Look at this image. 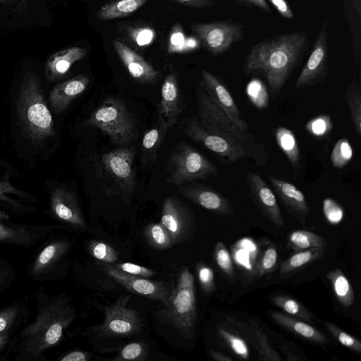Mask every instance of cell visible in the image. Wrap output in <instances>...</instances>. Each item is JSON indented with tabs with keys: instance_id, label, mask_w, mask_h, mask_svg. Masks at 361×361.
<instances>
[{
	"instance_id": "6da1fadb",
	"label": "cell",
	"mask_w": 361,
	"mask_h": 361,
	"mask_svg": "<svg viewBox=\"0 0 361 361\" xmlns=\"http://www.w3.org/2000/svg\"><path fill=\"white\" fill-rule=\"evenodd\" d=\"M36 300L35 320L21 330L13 345L16 361L45 360L44 353L61 341L76 317L71 298L65 294L49 297L38 293Z\"/></svg>"
},
{
	"instance_id": "7a4b0ae2",
	"label": "cell",
	"mask_w": 361,
	"mask_h": 361,
	"mask_svg": "<svg viewBox=\"0 0 361 361\" xmlns=\"http://www.w3.org/2000/svg\"><path fill=\"white\" fill-rule=\"evenodd\" d=\"M307 39V33L295 32L261 42L250 49L244 71L247 75H263L274 99L290 77Z\"/></svg>"
},
{
	"instance_id": "3957f363",
	"label": "cell",
	"mask_w": 361,
	"mask_h": 361,
	"mask_svg": "<svg viewBox=\"0 0 361 361\" xmlns=\"http://www.w3.org/2000/svg\"><path fill=\"white\" fill-rule=\"evenodd\" d=\"M157 312L160 322L169 324L185 338L193 337L197 317L194 276L187 267L178 269L169 293Z\"/></svg>"
},
{
	"instance_id": "277c9868",
	"label": "cell",
	"mask_w": 361,
	"mask_h": 361,
	"mask_svg": "<svg viewBox=\"0 0 361 361\" xmlns=\"http://www.w3.org/2000/svg\"><path fill=\"white\" fill-rule=\"evenodd\" d=\"M196 98V116L205 130L244 148L257 164L264 166L267 163L269 156L265 146L253 134L236 126L212 102L200 85Z\"/></svg>"
},
{
	"instance_id": "5b68a950",
	"label": "cell",
	"mask_w": 361,
	"mask_h": 361,
	"mask_svg": "<svg viewBox=\"0 0 361 361\" xmlns=\"http://www.w3.org/2000/svg\"><path fill=\"white\" fill-rule=\"evenodd\" d=\"M17 111L23 133L32 142L54 135L53 118L40 82L31 71L25 74L20 83Z\"/></svg>"
},
{
	"instance_id": "8992f818",
	"label": "cell",
	"mask_w": 361,
	"mask_h": 361,
	"mask_svg": "<svg viewBox=\"0 0 361 361\" xmlns=\"http://www.w3.org/2000/svg\"><path fill=\"white\" fill-rule=\"evenodd\" d=\"M107 135L118 146L126 147L133 142L137 135L135 120L126 104L115 97L106 99L84 123Z\"/></svg>"
},
{
	"instance_id": "52a82bcc",
	"label": "cell",
	"mask_w": 361,
	"mask_h": 361,
	"mask_svg": "<svg viewBox=\"0 0 361 361\" xmlns=\"http://www.w3.org/2000/svg\"><path fill=\"white\" fill-rule=\"evenodd\" d=\"M168 183L180 187L218 173L216 166L187 142H178L170 153L166 164Z\"/></svg>"
},
{
	"instance_id": "ba28073f",
	"label": "cell",
	"mask_w": 361,
	"mask_h": 361,
	"mask_svg": "<svg viewBox=\"0 0 361 361\" xmlns=\"http://www.w3.org/2000/svg\"><path fill=\"white\" fill-rule=\"evenodd\" d=\"M135 148L133 145L121 147L103 154L99 159V172L111 183L108 192L121 195L127 203L136 187L133 161Z\"/></svg>"
},
{
	"instance_id": "9c48e42d",
	"label": "cell",
	"mask_w": 361,
	"mask_h": 361,
	"mask_svg": "<svg viewBox=\"0 0 361 361\" xmlns=\"http://www.w3.org/2000/svg\"><path fill=\"white\" fill-rule=\"evenodd\" d=\"M130 295H121L104 309V322L94 327L99 338L128 336L140 332L143 326L138 312L128 306Z\"/></svg>"
},
{
	"instance_id": "30bf717a",
	"label": "cell",
	"mask_w": 361,
	"mask_h": 361,
	"mask_svg": "<svg viewBox=\"0 0 361 361\" xmlns=\"http://www.w3.org/2000/svg\"><path fill=\"white\" fill-rule=\"evenodd\" d=\"M183 133L212 151L224 164H233L250 158V154L235 143L205 130L196 116L183 120L179 123Z\"/></svg>"
},
{
	"instance_id": "8fae6325",
	"label": "cell",
	"mask_w": 361,
	"mask_h": 361,
	"mask_svg": "<svg viewBox=\"0 0 361 361\" xmlns=\"http://www.w3.org/2000/svg\"><path fill=\"white\" fill-rule=\"evenodd\" d=\"M160 223L170 234L174 245L189 240L196 231L192 212L176 197H168L164 200Z\"/></svg>"
},
{
	"instance_id": "7c38bea8",
	"label": "cell",
	"mask_w": 361,
	"mask_h": 361,
	"mask_svg": "<svg viewBox=\"0 0 361 361\" xmlns=\"http://www.w3.org/2000/svg\"><path fill=\"white\" fill-rule=\"evenodd\" d=\"M192 30L204 47L214 55L224 53L243 37L242 30L238 25L227 22L197 23L192 26Z\"/></svg>"
},
{
	"instance_id": "4fadbf2b",
	"label": "cell",
	"mask_w": 361,
	"mask_h": 361,
	"mask_svg": "<svg viewBox=\"0 0 361 361\" xmlns=\"http://www.w3.org/2000/svg\"><path fill=\"white\" fill-rule=\"evenodd\" d=\"M103 269L109 277L132 293L161 302L166 300L169 293L170 286L164 281H152L130 275L111 264L105 263Z\"/></svg>"
},
{
	"instance_id": "5bb4252c",
	"label": "cell",
	"mask_w": 361,
	"mask_h": 361,
	"mask_svg": "<svg viewBox=\"0 0 361 361\" xmlns=\"http://www.w3.org/2000/svg\"><path fill=\"white\" fill-rule=\"evenodd\" d=\"M328 28L325 23L317 36L313 49L300 75L295 87L298 89L321 82L327 73Z\"/></svg>"
},
{
	"instance_id": "9a60e30c",
	"label": "cell",
	"mask_w": 361,
	"mask_h": 361,
	"mask_svg": "<svg viewBox=\"0 0 361 361\" xmlns=\"http://www.w3.org/2000/svg\"><path fill=\"white\" fill-rule=\"evenodd\" d=\"M200 85L212 102L236 126L243 130H248L247 123L241 118L239 109L226 87L211 73L202 70Z\"/></svg>"
},
{
	"instance_id": "2e32d148",
	"label": "cell",
	"mask_w": 361,
	"mask_h": 361,
	"mask_svg": "<svg viewBox=\"0 0 361 361\" xmlns=\"http://www.w3.org/2000/svg\"><path fill=\"white\" fill-rule=\"evenodd\" d=\"M157 121L168 131L178 122L183 111V102L177 76L171 73L163 82L157 109Z\"/></svg>"
},
{
	"instance_id": "e0dca14e",
	"label": "cell",
	"mask_w": 361,
	"mask_h": 361,
	"mask_svg": "<svg viewBox=\"0 0 361 361\" xmlns=\"http://www.w3.org/2000/svg\"><path fill=\"white\" fill-rule=\"evenodd\" d=\"M246 183L251 197L263 214L276 227L283 228L284 222L276 196L267 183L252 172H247Z\"/></svg>"
},
{
	"instance_id": "ac0fdd59",
	"label": "cell",
	"mask_w": 361,
	"mask_h": 361,
	"mask_svg": "<svg viewBox=\"0 0 361 361\" xmlns=\"http://www.w3.org/2000/svg\"><path fill=\"white\" fill-rule=\"evenodd\" d=\"M179 192L195 204L216 214L226 216L233 214V207L229 200L209 186L187 185L180 187Z\"/></svg>"
},
{
	"instance_id": "d6986e66",
	"label": "cell",
	"mask_w": 361,
	"mask_h": 361,
	"mask_svg": "<svg viewBox=\"0 0 361 361\" xmlns=\"http://www.w3.org/2000/svg\"><path fill=\"white\" fill-rule=\"evenodd\" d=\"M50 208L57 220L76 228L87 226L75 196L67 189L59 188L52 192Z\"/></svg>"
},
{
	"instance_id": "ffe728a7",
	"label": "cell",
	"mask_w": 361,
	"mask_h": 361,
	"mask_svg": "<svg viewBox=\"0 0 361 361\" xmlns=\"http://www.w3.org/2000/svg\"><path fill=\"white\" fill-rule=\"evenodd\" d=\"M114 47L130 76L142 84H154L161 75L152 64L121 42L114 40Z\"/></svg>"
},
{
	"instance_id": "44dd1931",
	"label": "cell",
	"mask_w": 361,
	"mask_h": 361,
	"mask_svg": "<svg viewBox=\"0 0 361 361\" xmlns=\"http://www.w3.org/2000/svg\"><path fill=\"white\" fill-rule=\"evenodd\" d=\"M55 228L49 226H8L0 222V243L30 247L47 237Z\"/></svg>"
},
{
	"instance_id": "7402d4cb",
	"label": "cell",
	"mask_w": 361,
	"mask_h": 361,
	"mask_svg": "<svg viewBox=\"0 0 361 361\" xmlns=\"http://www.w3.org/2000/svg\"><path fill=\"white\" fill-rule=\"evenodd\" d=\"M70 246V242L66 240H56L47 243L30 266V276L37 281L47 279L51 270L64 256Z\"/></svg>"
},
{
	"instance_id": "603a6c76",
	"label": "cell",
	"mask_w": 361,
	"mask_h": 361,
	"mask_svg": "<svg viewBox=\"0 0 361 361\" xmlns=\"http://www.w3.org/2000/svg\"><path fill=\"white\" fill-rule=\"evenodd\" d=\"M90 82L87 76L79 75L56 85L49 95L53 110L56 113L64 111L73 99L86 90Z\"/></svg>"
},
{
	"instance_id": "cb8c5ba5",
	"label": "cell",
	"mask_w": 361,
	"mask_h": 361,
	"mask_svg": "<svg viewBox=\"0 0 361 361\" xmlns=\"http://www.w3.org/2000/svg\"><path fill=\"white\" fill-rule=\"evenodd\" d=\"M269 180L285 207L296 217L304 221L310 214L305 197L293 184L273 176Z\"/></svg>"
},
{
	"instance_id": "d4e9b609",
	"label": "cell",
	"mask_w": 361,
	"mask_h": 361,
	"mask_svg": "<svg viewBox=\"0 0 361 361\" xmlns=\"http://www.w3.org/2000/svg\"><path fill=\"white\" fill-rule=\"evenodd\" d=\"M87 51L79 47H71L52 54L46 64V75L49 80L63 77L73 64L86 56Z\"/></svg>"
},
{
	"instance_id": "484cf974",
	"label": "cell",
	"mask_w": 361,
	"mask_h": 361,
	"mask_svg": "<svg viewBox=\"0 0 361 361\" xmlns=\"http://www.w3.org/2000/svg\"><path fill=\"white\" fill-rule=\"evenodd\" d=\"M271 317L281 327L305 340L317 343L326 342V338L324 334L302 319L279 312H272Z\"/></svg>"
},
{
	"instance_id": "4316f807",
	"label": "cell",
	"mask_w": 361,
	"mask_h": 361,
	"mask_svg": "<svg viewBox=\"0 0 361 361\" xmlns=\"http://www.w3.org/2000/svg\"><path fill=\"white\" fill-rule=\"evenodd\" d=\"M258 252L256 243L250 238H241L232 247L235 262L247 273L257 274Z\"/></svg>"
},
{
	"instance_id": "83f0119b",
	"label": "cell",
	"mask_w": 361,
	"mask_h": 361,
	"mask_svg": "<svg viewBox=\"0 0 361 361\" xmlns=\"http://www.w3.org/2000/svg\"><path fill=\"white\" fill-rule=\"evenodd\" d=\"M277 145L286 156L295 171L300 169V152L294 133L284 126H279L274 133Z\"/></svg>"
},
{
	"instance_id": "f1b7e54d",
	"label": "cell",
	"mask_w": 361,
	"mask_h": 361,
	"mask_svg": "<svg viewBox=\"0 0 361 361\" xmlns=\"http://www.w3.org/2000/svg\"><path fill=\"white\" fill-rule=\"evenodd\" d=\"M148 0H115L104 5L97 17L102 20L125 18L141 8Z\"/></svg>"
},
{
	"instance_id": "f546056e",
	"label": "cell",
	"mask_w": 361,
	"mask_h": 361,
	"mask_svg": "<svg viewBox=\"0 0 361 361\" xmlns=\"http://www.w3.org/2000/svg\"><path fill=\"white\" fill-rule=\"evenodd\" d=\"M167 130L157 121L154 126L147 130L142 140V162L143 164L149 161H155L157 151L161 147Z\"/></svg>"
},
{
	"instance_id": "4dcf8cb0",
	"label": "cell",
	"mask_w": 361,
	"mask_h": 361,
	"mask_svg": "<svg viewBox=\"0 0 361 361\" xmlns=\"http://www.w3.org/2000/svg\"><path fill=\"white\" fill-rule=\"evenodd\" d=\"M326 279L330 281L338 302L345 308L350 307L354 302V292L343 271L338 268L331 270L327 273Z\"/></svg>"
},
{
	"instance_id": "1f68e13d",
	"label": "cell",
	"mask_w": 361,
	"mask_h": 361,
	"mask_svg": "<svg viewBox=\"0 0 361 361\" xmlns=\"http://www.w3.org/2000/svg\"><path fill=\"white\" fill-rule=\"evenodd\" d=\"M325 253L324 247H314L296 251L286 259L280 267V274H287L320 258Z\"/></svg>"
},
{
	"instance_id": "d6a6232c",
	"label": "cell",
	"mask_w": 361,
	"mask_h": 361,
	"mask_svg": "<svg viewBox=\"0 0 361 361\" xmlns=\"http://www.w3.org/2000/svg\"><path fill=\"white\" fill-rule=\"evenodd\" d=\"M288 246L295 250L300 251L314 247H324L326 243L322 237L305 230L292 231L288 237Z\"/></svg>"
},
{
	"instance_id": "836d02e7",
	"label": "cell",
	"mask_w": 361,
	"mask_h": 361,
	"mask_svg": "<svg viewBox=\"0 0 361 361\" xmlns=\"http://www.w3.org/2000/svg\"><path fill=\"white\" fill-rule=\"evenodd\" d=\"M271 302L286 314L310 322L312 319L311 312L295 298L286 295H275L271 298Z\"/></svg>"
},
{
	"instance_id": "e575fe53",
	"label": "cell",
	"mask_w": 361,
	"mask_h": 361,
	"mask_svg": "<svg viewBox=\"0 0 361 361\" xmlns=\"http://www.w3.org/2000/svg\"><path fill=\"white\" fill-rule=\"evenodd\" d=\"M143 233L148 244L154 249L164 250L174 245L170 234L160 222L147 224Z\"/></svg>"
},
{
	"instance_id": "d590c367",
	"label": "cell",
	"mask_w": 361,
	"mask_h": 361,
	"mask_svg": "<svg viewBox=\"0 0 361 361\" xmlns=\"http://www.w3.org/2000/svg\"><path fill=\"white\" fill-rule=\"evenodd\" d=\"M345 98L355 133L361 135V90L358 83L353 82L345 90Z\"/></svg>"
},
{
	"instance_id": "8d00e7d4",
	"label": "cell",
	"mask_w": 361,
	"mask_h": 361,
	"mask_svg": "<svg viewBox=\"0 0 361 361\" xmlns=\"http://www.w3.org/2000/svg\"><path fill=\"white\" fill-rule=\"evenodd\" d=\"M23 305L14 302L0 310V335H11L23 317Z\"/></svg>"
},
{
	"instance_id": "74e56055",
	"label": "cell",
	"mask_w": 361,
	"mask_h": 361,
	"mask_svg": "<svg viewBox=\"0 0 361 361\" xmlns=\"http://www.w3.org/2000/svg\"><path fill=\"white\" fill-rule=\"evenodd\" d=\"M218 334L236 356L243 360L249 359L250 349L242 337L222 327L218 329Z\"/></svg>"
},
{
	"instance_id": "f35d334b",
	"label": "cell",
	"mask_w": 361,
	"mask_h": 361,
	"mask_svg": "<svg viewBox=\"0 0 361 361\" xmlns=\"http://www.w3.org/2000/svg\"><path fill=\"white\" fill-rule=\"evenodd\" d=\"M87 249L94 258L106 264H114L118 259V252L110 245L101 240L90 241Z\"/></svg>"
},
{
	"instance_id": "ab89813d",
	"label": "cell",
	"mask_w": 361,
	"mask_h": 361,
	"mask_svg": "<svg viewBox=\"0 0 361 361\" xmlns=\"http://www.w3.org/2000/svg\"><path fill=\"white\" fill-rule=\"evenodd\" d=\"M353 157V148L346 138L338 140L335 144L331 154V161L334 167L344 168Z\"/></svg>"
},
{
	"instance_id": "60d3db41",
	"label": "cell",
	"mask_w": 361,
	"mask_h": 361,
	"mask_svg": "<svg viewBox=\"0 0 361 361\" xmlns=\"http://www.w3.org/2000/svg\"><path fill=\"white\" fill-rule=\"evenodd\" d=\"M258 344L259 360L262 361H281L279 354L270 345L267 336L257 323H252Z\"/></svg>"
},
{
	"instance_id": "b9f144b4",
	"label": "cell",
	"mask_w": 361,
	"mask_h": 361,
	"mask_svg": "<svg viewBox=\"0 0 361 361\" xmlns=\"http://www.w3.org/2000/svg\"><path fill=\"white\" fill-rule=\"evenodd\" d=\"M147 345L144 342H132L125 345L116 357L110 359L114 361L137 360L141 361L147 358Z\"/></svg>"
},
{
	"instance_id": "7bdbcfd3",
	"label": "cell",
	"mask_w": 361,
	"mask_h": 361,
	"mask_svg": "<svg viewBox=\"0 0 361 361\" xmlns=\"http://www.w3.org/2000/svg\"><path fill=\"white\" fill-rule=\"evenodd\" d=\"M214 258L221 271L229 278H233L234 268L232 257L224 243L219 241L214 250Z\"/></svg>"
},
{
	"instance_id": "ee69618b",
	"label": "cell",
	"mask_w": 361,
	"mask_h": 361,
	"mask_svg": "<svg viewBox=\"0 0 361 361\" xmlns=\"http://www.w3.org/2000/svg\"><path fill=\"white\" fill-rule=\"evenodd\" d=\"M305 128L310 135L322 137L333 130V123L329 115H319L310 120L305 124Z\"/></svg>"
},
{
	"instance_id": "f6af8a7d",
	"label": "cell",
	"mask_w": 361,
	"mask_h": 361,
	"mask_svg": "<svg viewBox=\"0 0 361 361\" xmlns=\"http://www.w3.org/2000/svg\"><path fill=\"white\" fill-rule=\"evenodd\" d=\"M278 252L274 244H270L260 256L257 268V274L262 276L273 271L276 266Z\"/></svg>"
},
{
	"instance_id": "bcb514c9",
	"label": "cell",
	"mask_w": 361,
	"mask_h": 361,
	"mask_svg": "<svg viewBox=\"0 0 361 361\" xmlns=\"http://www.w3.org/2000/svg\"><path fill=\"white\" fill-rule=\"evenodd\" d=\"M325 326L333 336L343 346L357 353H361V342L356 338L339 329L332 323L325 322Z\"/></svg>"
},
{
	"instance_id": "7dc6e473",
	"label": "cell",
	"mask_w": 361,
	"mask_h": 361,
	"mask_svg": "<svg viewBox=\"0 0 361 361\" xmlns=\"http://www.w3.org/2000/svg\"><path fill=\"white\" fill-rule=\"evenodd\" d=\"M196 268L198 280L203 291L207 294H211L216 287L212 269L203 262H199Z\"/></svg>"
},
{
	"instance_id": "c3c4849f",
	"label": "cell",
	"mask_w": 361,
	"mask_h": 361,
	"mask_svg": "<svg viewBox=\"0 0 361 361\" xmlns=\"http://www.w3.org/2000/svg\"><path fill=\"white\" fill-rule=\"evenodd\" d=\"M247 92L250 100L258 108H263L267 104V94L261 81L257 80L251 81L247 85Z\"/></svg>"
},
{
	"instance_id": "681fc988",
	"label": "cell",
	"mask_w": 361,
	"mask_h": 361,
	"mask_svg": "<svg viewBox=\"0 0 361 361\" xmlns=\"http://www.w3.org/2000/svg\"><path fill=\"white\" fill-rule=\"evenodd\" d=\"M323 212L326 221L331 225L338 224L344 216L343 208L331 198L324 200Z\"/></svg>"
},
{
	"instance_id": "f907efd6",
	"label": "cell",
	"mask_w": 361,
	"mask_h": 361,
	"mask_svg": "<svg viewBox=\"0 0 361 361\" xmlns=\"http://www.w3.org/2000/svg\"><path fill=\"white\" fill-rule=\"evenodd\" d=\"M114 265L124 273L135 276L149 279L156 274L153 269L134 263L123 262Z\"/></svg>"
},
{
	"instance_id": "816d5d0a",
	"label": "cell",
	"mask_w": 361,
	"mask_h": 361,
	"mask_svg": "<svg viewBox=\"0 0 361 361\" xmlns=\"http://www.w3.org/2000/svg\"><path fill=\"white\" fill-rule=\"evenodd\" d=\"M16 278L14 267L7 262L0 260V293L8 288Z\"/></svg>"
},
{
	"instance_id": "f5cc1de1",
	"label": "cell",
	"mask_w": 361,
	"mask_h": 361,
	"mask_svg": "<svg viewBox=\"0 0 361 361\" xmlns=\"http://www.w3.org/2000/svg\"><path fill=\"white\" fill-rule=\"evenodd\" d=\"M184 42V35L181 26L176 24L171 29L169 44L168 47L169 53H173L180 51Z\"/></svg>"
},
{
	"instance_id": "db71d44e",
	"label": "cell",
	"mask_w": 361,
	"mask_h": 361,
	"mask_svg": "<svg viewBox=\"0 0 361 361\" xmlns=\"http://www.w3.org/2000/svg\"><path fill=\"white\" fill-rule=\"evenodd\" d=\"M132 39L139 46L149 44L155 37V32L150 27H140L130 33Z\"/></svg>"
},
{
	"instance_id": "11a10c76",
	"label": "cell",
	"mask_w": 361,
	"mask_h": 361,
	"mask_svg": "<svg viewBox=\"0 0 361 361\" xmlns=\"http://www.w3.org/2000/svg\"><path fill=\"white\" fill-rule=\"evenodd\" d=\"M92 355L89 352L81 350L71 351L59 358V361H88Z\"/></svg>"
},
{
	"instance_id": "9f6ffc18",
	"label": "cell",
	"mask_w": 361,
	"mask_h": 361,
	"mask_svg": "<svg viewBox=\"0 0 361 361\" xmlns=\"http://www.w3.org/2000/svg\"><path fill=\"white\" fill-rule=\"evenodd\" d=\"M278 12L286 18H293L294 15L286 0H269Z\"/></svg>"
},
{
	"instance_id": "6f0895ef",
	"label": "cell",
	"mask_w": 361,
	"mask_h": 361,
	"mask_svg": "<svg viewBox=\"0 0 361 361\" xmlns=\"http://www.w3.org/2000/svg\"><path fill=\"white\" fill-rule=\"evenodd\" d=\"M185 6L195 8H206L213 4L212 0H173Z\"/></svg>"
},
{
	"instance_id": "680465c9",
	"label": "cell",
	"mask_w": 361,
	"mask_h": 361,
	"mask_svg": "<svg viewBox=\"0 0 361 361\" xmlns=\"http://www.w3.org/2000/svg\"><path fill=\"white\" fill-rule=\"evenodd\" d=\"M4 193H14L17 195H21V192L17 190L16 188H14L12 185L9 184L8 182H1L0 183V200H5L6 201H8L10 202H12L10 201V200L7 199L4 196Z\"/></svg>"
},
{
	"instance_id": "91938a15",
	"label": "cell",
	"mask_w": 361,
	"mask_h": 361,
	"mask_svg": "<svg viewBox=\"0 0 361 361\" xmlns=\"http://www.w3.org/2000/svg\"><path fill=\"white\" fill-rule=\"evenodd\" d=\"M210 355L212 357V359L216 361H231V360H232V358L223 354L221 352L211 351Z\"/></svg>"
},
{
	"instance_id": "94428289",
	"label": "cell",
	"mask_w": 361,
	"mask_h": 361,
	"mask_svg": "<svg viewBox=\"0 0 361 361\" xmlns=\"http://www.w3.org/2000/svg\"><path fill=\"white\" fill-rule=\"evenodd\" d=\"M256 6L261 8L262 9L269 11V7L265 0H245Z\"/></svg>"
},
{
	"instance_id": "6125c7cd",
	"label": "cell",
	"mask_w": 361,
	"mask_h": 361,
	"mask_svg": "<svg viewBox=\"0 0 361 361\" xmlns=\"http://www.w3.org/2000/svg\"><path fill=\"white\" fill-rule=\"evenodd\" d=\"M11 335H0V352L6 347L10 339Z\"/></svg>"
},
{
	"instance_id": "be15d7a7",
	"label": "cell",
	"mask_w": 361,
	"mask_h": 361,
	"mask_svg": "<svg viewBox=\"0 0 361 361\" xmlns=\"http://www.w3.org/2000/svg\"><path fill=\"white\" fill-rule=\"evenodd\" d=\"M8 219V216L6 214H5L4 212H0V221Z\"/></svg>"
}]
</instances>
